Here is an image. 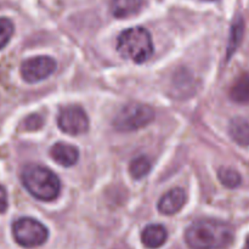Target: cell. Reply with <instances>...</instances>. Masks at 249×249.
<instances>
[{
	"mask_svg": "<svg viewBox=\"0 0 249 249\" xmlns=\"http://www.w3.org/2000/svg\"><path fill=\"white\" fill-rule=\"evenodd\" d=\"M218 178L221 184L228 187V189H236L242 182V178H241L240 173L237 170L232 169V168H220L218 172Z\"/></svg>",
	"mask_w": 249,
	"mask_h": 249,
	"instance_id": "cell-15",
	"label": "cell"
},
{
	"mask_svg": "<svg viewBox=\"0 0 249 249\" xmlns=\"http://www.w3.org/2000/svg\"><path fill=\"white\" fill-rule=\"evenodd\" d=\"M117 51L122 57L136 63L146 62L155 51L150 32L143 27L125 29L117 39Z\"/></svg>",
	"mask_w": 249,
	"mask_h": 249,
	"instance_id": "cell-3",
	"label": "cell"
},
{
	"mask_svg": "<svg viewBox=\"0 0 249 249\" xmlns=\"http://www.w3.org/2000/svg\"><path fill=\"white\" fill-rule=\"evenodd\" d=\"M143 0H112L111 11L117 18H125L141 9Z\"/></svg>",
	"mask_w": 249,
	"mask_h": 249,
	"instance_id": "cell-12",
	"label": "cell"
},
{
	"mask_svg": "<svg viewBox=\"0 0 249 249\" xmlns=\"http://www.w3.org/2000/svg\"><path fill=\"white\" fill-rule=\"evenodd\" d=\"M243 34H245V21H243L242 16H237L233 21L232 26H231L230 31V38H229L228 44V58L232 57L233 53L241 45L243 39Z\"/></svg>",
	"mask_w": 249,
	"mask_h": 249,
	"instance_id": "cell-14",
	"label": "cell"
},
{
	"mask_svg": "<svg viewBox=\"0 0 249 249\" xmlns=\"http://www.w3.org/2000/svg\"><path fill=\"white\" fill-rule=\"evenodd\" d=\"M168 238L167 229L160 224H151L143 229L141 233V242L146 248L156 249L162 247Z\"/></svg>",
	"mask_w": 249,
	"mask_h": 249,
	"instance_id": "cell-10",
	"label": "cell"
},
{
	"mask_svg": "<svg viewBox=\"0 0 249 249\" xmlns=\"http://www.w3.org/2000/svg\"><path fill=\"white\" fill-rule=\"evenodd\" d=\"M230 97L233 102L249 104V73L240 75L230 89Z\"/></svg>",
	"mask_w": 249,
	"mask_h": 249,
	"instance_id": "cell-13",
	"label": "cell"
},
{
	"mask_svg": "<svg viewBox=\"0 0 249 249\" xmlns=\"http://www.w3.org/2000/svg\"><path fill=\"white\" fill-rule=\"evenodd\" d=\"M57 125L68 135H80L89 129V118L82 107L67 106L58 113Z\"/></svg>",
	"mask_w": 249,
	"mask_h": 249,
	"instance_id": "cell-6",
	"label": "cell"
},
{
	"mask_svg": "<svg viewBox=\"0 0 249 249\" xmlns=\"http://www.w3.org/2000/svg\"><path fill=\"white\" fill-rule=\"evenodd\" d=\"M186 201V192L180 187H175V189L168 191L164 196L160 197V202H158V211L164 215H173L181 211Z\"/></svg>",
	"mask_w": 249,
	"mask_h": 249,
	"instance_id": "cell-8",
	"label": "cell"
},
{
	"mask_svg": "<svg viewBox=\"0 0 249 249\" xmlns=\"http://www.w3.org/2000/svg\"><path fill=\"white\" fill-rule=\"evenodd\" d=\"M208 1H212V0H208Z\"/></svg>",
	"mask_w": 249,
	"mask_h": 249,
	"instance_id": "cell-21",
	"label": "cell"
},
{
	"mask_svg": "<svg viewBox=\"0 0 249 249\" xmlns=\"http://www.w3.org/2000/svg\"><path fill=\"white\" fill-rule=\"evenodd\" d=\"M50 156L56 163L62 167H72L78 162L79 151L77 147L65 142H57L51 147Z\"/></svg>",
	"mask_w": 249,
	"mask_h": 249,
	"instance_id": "cell-9",
	"label": "cell"
},
{
	"mask_svg": "<svg viewBox=\"0 0 249 249\" xmlns=\"http://www.w3.org/2000/svg\"><path fill=\"white\" fill-rule=\"evenodd\" d=\"M155 119V112L147 105H125L113 119V128L117 131H135L147 126Z\"/></svg>",
	"mask_w": 249,
	"mask_h": 249,
	"instance_id": "cell-4",
	"label": "cell"
},
{
	"mask_svg": "<svg viewBox=\"0 0 249 249\" xmlns=\"http://www.w3.org/2000/svg\"><path fill=\"white\" fill-rule=\"evenodd\" d=\"M12 236L17 245L23 248H36L49 238V230L33 218H19L12 224Z\"/></svg>",
	"mask_w": 249,
	"mask_h": 249,
	"instance_id": "cell-5",
	"label": "cell"
},
{
	"mask_svg": "<svg viewBox=\"0 0 249 249\" xmlns=\"http://www.w3.org/2000/svg\"><path fill=\"white\" fill-rule=\"evenodd\" d=\"M229 133H230L231 139L235 141L237 145L249 146V122L245 118L236 117L230 122L229 125Z\"/></svg>",
	"mask_w": 249,
	"mask_h": 249,
	"instance_id": "cell-11",
	"label": "cell"
},
{
	"mask_svg": "<svg viewBox=\"0 0 249 249\" xmlns=\"http://www.w3.org/2000/svg\"><path fill=\"white\" fill-rule=\"evenodd\" d=\"M151 167H152L151 160L147 157H145V156H140V157L131 160L130 165H129V172H130L131 177L134 179L139 180L142 179L143 177H146L150 173Z\"/></svg>",
	"mask_w": 249,
	"mask_h": 249,
	"instance_id": "cell-16",
	"label": "cell"
},
{
	"mask_svg": "<svg viewBox=\"0 0 249 249\" xmlns=\"http://www.w3.org/2000/svg\"><path fill=\"white\" fill-rule=\"evenodd\" d=\"M232 240V228L213 219L196 221L185 232V241L191 249H221L228 247Z\"/></svg>",
	"mask_w": 249,
	"mask_h": 249,
	"instance_id": "cell-1",
	"label": "cell"
},
{
	"mask_svg": "<svg viewBox=\"0 0 249 249\" xmlns=\"http://www.w3.org/2000/svg\"><path fill=\"white\" fill-rule=\"evenodd\" d=\"M24 124H26L27 130H39L44 124L43 117H41L40 114H32V116H29L28 118L26 119Z\"/></svg>",
	"mask_w": 249,
	"mask_h": 249,
	"instance_id": "cell-18",
	"label": "cell"
},
{
	"mask_svg": "<svg viewBox=\"0 0 249 249\" xmlns=\"http://www.w3.org/2000/svg\"><path fill=\"white\" fill-rule=\"evenodd\" d=\"M7 207H9V203H7V192L5 187L0 185V214L5 213Z\"/></svg>",
	"mask_w": 249,
	"mask_h": 249,
	"instance_id": "cell-19",
	"label": "cell"
},
{
	"mask_svg": "<svg viewBox=\"0 0 249 249\" xmlns=\"http://www.w3.org/2000/svg\"><path fill=\"white\" fill-rule=\"evenodd\" d=\"M243 249H249V236L247 237V240H246L245 247H243Z\"/></svg>",
	"mask_w": 249,
	"mask_h": 249,
	"instance_id": "cell-20",
	"label": "cell"
},
{
	"mask_svg": "<svg viewBox=\"0 0 249 249\" xmlns=\"http://www.w3.org/2000/svg\"><path fill=\"white\" fill-rule=\"evenodd\" d=\"M56 70V62L49 56H36L21 65V75L27 83H38L50 77Z\"/></svg>",
	"mask_w": 249,
	"mask_h": 249,
	"instance_id": "cell-7",
	"label": "cell"
},
{
	"mask_svg": "<svg viewBox=\"0 0 249 249\" xmlns=\"http://www.w3.org/2000/svg\"><path fill=\"white\" fill-rule=\"evenodd\" d=\"M14 23H12L11 19L1 17L0 18V50L7 45L12 34H14Z\"/></svg>",
	"mask_w": 249,
	"mask_h": 249,
	"instance_id": "cell-17",
	"label": "cell"
},
{
	"mask_svg": "<svg viewBox=\"0 0 249 249\" xmlns=\"http://www.w3.org/2000/svg\"><path fill=\"white\" fill-rule=\"evenodd\" d=\"M21 180L27 191L36 199L50 202L60 195V179L53 170L43 165L27 164L22 169Z\"/></svg>",
	"mask_w": 249,
	"mask_h": 249,
	"instance_id": "cell-2",
	"label": "cell"
}]
</instances>
